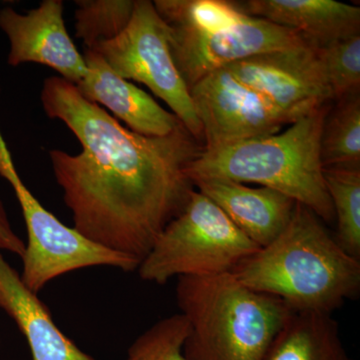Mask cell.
<instances>
[{
  "instance_id": "obj_1",
  "label": "cell",
  "mask_w": 360,
  "mask_h": 360,
  "mask_svg": "<svg viewBox=\"0 0 360 360\" xmlns=\"http://www.w3.org/2000/svg\"><path fill=\"white\" fill-rule=\"evenodd\" d=\"M40 101L51 120L65 123L82 146L49 158L75 229L92 243L141 264L194 188L189 165L203 146L184 124L165 136L123 127L60 77L46 78Z\"/></svg>"
},
{
  "instance_id": "obj_2",
  "label": "cell",
  "mask_w": 360,
  "mask_h": 360,
  "mask_svg": "<svg viewBox=\"0 0 360 360\" xmlns=\"http://www.w3.org/2000/svg\"><path fill=\"white\" fill-rule=\"evenodd\" d=\"M231 274L296 312L333 314L360 292V260L348 255L324 222L300 203L283 231Z\"/></svg>"
},
{
  "instance_id": "obj_3",
  "label": "cell",
  "mask_w": 360,
  "mask_h": 360,
  "mask_svg": "<svg viewBox=\"0 0 360 360\" xmlns=\"http://www.w3.org/2000/svg\"><path fill=\"white\" fill-rule=\"evenodd\" d=\"M331 104L321 106L276 134L203 149L187 176L257 184L285 194L323 222L335 221L324 180L321 139Z\"/></svg>"
},
{
  "instance_id": "obj_4",
  "label": "cell",
  "mask_w": 360,
  "mask_h": 360,
  "mask_svg": "<svg viewBox=\"0 0 360 360\" xmlns=\"http://www.w3.org/2000/svg\"><path fill=\"white\" fill-rule=\"evenodd\" d=\"M175 293L188 322V360H264L293 314L283 300L251 290L231 272L179 277Z\"/></svg>"
},
{
  "instance_id": "obj_5",
  "label": "cell",
  "mask_w": 360,
  "mask_h": 360,
  "mask_svg": "<svg viewBox=\"0 0 360 360\" xmlns=\"http://www.w3.org/2000/svg\"><path fill=\"white\" fill-rule=\"evenodd\" d=\"M170 52L188 89L213 71L266 52L309 44L290 28L229 0H155ZM312 44V42H311Z\"/></svg>"
},
{
  "instance_id": "obj_6",
  "label": "cell",
  "mask_w": 360,
  "mask_h": 360,
  "mask_svg": "<svg viewBox=\"0 0 360 360\" xmlns=\"http://www.w3.org/2000/svg\"><path fill=\"white\" fill-rule=\"evenodd\" d=\"M258 248L219 206L193 188L137 272L142 281L160 285L174 277L219 276L231 272Z\"/></svg>"
},
{
  "instance_id": "obj_7",
  "label": "cell",
  "mask_w": 360,
  "mask_h": 360,
  "mask_svg": "<svg viewBox=\"0 0 360 360\" xmlns=\"http://www.w3.org/2000/svg\"><path fill=\"white\" fill-rule=\"evenodd\" d=\"M0 175L13 187L21 207L27 231L22 257L23 283L34 293L53 279L92 266H110L134 271V258L92 243L75 227H68L37 200L23 184L14 167L11 151L0 130Z\"/></svg>"
},
{
  "instance_id": "obj_8",
  "label": "cell",
  "mask_w": 360,
  "mask_h": 360,
  "mask_svg": "<svg viewBox=\"0 0 360 360\" xmlns=\"http://www.w3.org/2000/svg\"><path fill=\"white\" fill-rule=\"evenodd\" d=\"M89 51L97 52L118 77L146 85L203 146L202 127L188 87L172 58L167 25L153 1L135 0L127 28L115 39Z\"/></svg>"
},
{
  "instance_id": "obj_9",
  "label": "cell",
  "mask_w": 360,
  "mask_h": 360,
  "mask_svg": "<svg viewBox=\"0 0 360 360\" xmlns=\"http://www.w3.org/2000/svg\"><path fill=\"white\" fill-rule=\"evenodd\" d=\"M189 94L202 127L203 149L276 134L293 122L226 68L206 75Z\"/></svg>"
},
{
  "instance_id": "obj_10",
  "label": "cell",
  "mask_w": 360,
  "mask_h": 360,
  "mask_svg": "<svg viewBox=\"0 0 360 360\" xmlns=\"http://www.w3.org/2000/svg\"><path fill=\"white\" fill-rule=\"evenodd\" d=\"M226 68L293 122L333 101L316 45L311 42L258 54Z\"/></svg>"
},
{
  "instance_id": "obj_11",
  "label": "cell",
  "mask_w": 360,
  "mask_h": 360,
  "mask_svg": "<svg viewBox=\"0 0 360 360\" xmlns=\"http://www.w3.org/2000/svg\"><path fill=\"white\" fill-rule=\"evenodd\" d=\"M0 30L11 44L9 65L39 63L75 85L87 75L84 54L66 30L61 0H44L25 14L6 7L0 11Z\"/></svg>"
},
{
  "instance_id": "obj_12",
  "label": "cell",
  "mask_w": 360,
  "mask_h": 360,
  "mask_svg": "<svg viewBox=\"0 0 360 360\" xmlns=\"http://www.w3.org/2000/svg\"><path fill=\"white\" fill-rule=\"evenodd\" d=\"M84 58L87 75L75 85L78 91L110 110L130 130L146 136H165L182 124L143 90L118 77L97 52L85 49Z\"/></svg>"
},
{
  "instance_id": "obj_13",
  "label": "cell",
  "mask_w": 360,
  "mask_h": 360,
  "mask_svg": "<svg viewBox=\"0 0 360 360\" xmlns=\"http://www.w3.org/2000/svg\"><path fill=\"white\" fill-rule=\"evenodd\" d=\"M193 186L219 206L258 248L269 245L283 231L297 203L269 187L231 180H198Z\"/></svg>"
},
{
  "instance_id": "obj_14",
  "label": "cell",
  "mask_w": 360,
  "mask_h": 360,
  "mask_svg": "<svg viewBox=\"0 0 360 360\" xmlns=\"http://www.w3.org/2000/svg\"><path fill=\"white\" fill-rule=\"evenodd\" d=\"M0 309L25 336L32 360H96L85 354L58 328L37 293L23 283L20 274L0 250Z\"/></svg>"
},
{
  "instance_id": "obj_15",
  "label": "cell",
  "mask_w": 360,
  "mask_h": 360,
  "mask_svg": "<svg viewBox=\"0 0 360 360\" xmlns=\"http://www.w3.org/2000/svg\"><path fill=\"white\" fill-rule=\"evenodd\" d=\"M239 4L250 15L295 30L315 45L360 32V7L335 0H248Z\"/></svg>"
},
{
  "instance_id": "obj_16",
  "label": "cell",
  "mask_w": 360,
  "mask_h": 360,
  "mask_svg": "<svg viewBox=\"0 0 360 360\" xmlns=\"http://www.w3.org/2000/svg\"><path fill=\"white\" fill-rule=\"evenodd\" d=\"M331 315L293 311L264 360H352Z\"/></svg>"
},
{
  "instance_id": "obj_17",
  "label": "cell",
  "mask_w": 360,
  "mask_h": 360,
  "mask_svg": "<svg viewBox=\"0 0 360 360\" xmlns=\"http://www.w3.org/2000/svg\"><path fill=\"white\" fill-rule=\"evenodd\" d=\"M321 155L324 169H360L359 92L338 99L329 108L322 127Z\"/></svg>"
},
{
  "instance_id": "obj_18",
  "label": "cell",
  "mask_w": 360,
  "mask_h": 360,
  "mask_svg": "<svg viewBox=\"0 0 360 360\" xmlns=\"http://www.w3.org/2000/svg\"><path fill=\"white\" fill-rule=\"evenodd\" d=\"M336 221L335 238L348 255L360 260V169H324Z\"/></svg>"
},
{
  "instance_id": "obj_19",
  "label": "cell",
  "mask_w": 360,
  "mask_h": 360,
  "mask_svg": "<svg viewBox=\"0 0 360 360\" xmlns=\"http://www.w3.org/2000/svg\"><path fill=\"white\" fill-rule=\"evenodd\" d=\"M75 30L86 49L115 39L127 28L135 0H77Z\"/></svg>"
},
{
  "instance_id": "obj_20",
  "label": "cell",
  "mask_w": 360,
  "mask_h": 360,
  "mask_svg": "<svg viewBox=\"0 0 360 360\" xmlns=\"http://www.w3.org/2000/svg\"><path fill=\"white\" fill-rule=\"evenodd\" d=\"M189 326L181 314L165 317L130 345L125 360H188L184 354Z\"/></svg>"
},
{
  "instance_id": "obj_21",
  "label": "cell",
  "mask_w": 360,
  "mask_h": 360,
  "mask_svg": "<svg viewBox=\"0 0 360 360\" xmlns=\"http://www.w3.org/2000/svg\"><path fill=\"white\" fill-rule=\"evenodd\" d=\"M333 101L359 92L360 34L316 45Z\"/></svg>"
},
{
  "instance_id": "obj_22",
  "label": "cell",
  "mask_w": 360,
  "mask_h": 360,
  "mask_svg": "<svg viewBox=\"0 0 360 360\" xmlns=\"http://www.w3.org/2000/svg\"><path fill=\"white\" fill-rule=\"evenodd\" d=\"M0 250L7 251L20 257H22L25 250V241L13 231L1 198H0Z\"/></svg>"
},
{
  "instance_id": "obj_23",
  "label": "cell",
  "mask_w": 360,
  "mask_h": 360,
  "mask_svg": "<svg viewBox=\"0 0 360 360\" xmlns=\"http://www.w3.org/2000/svg\"><path fill=\"white\" fill-rule=\"evenodd\" d=\"M0 347H1V338H0Z\"/></svg>"
}]
</instances>
